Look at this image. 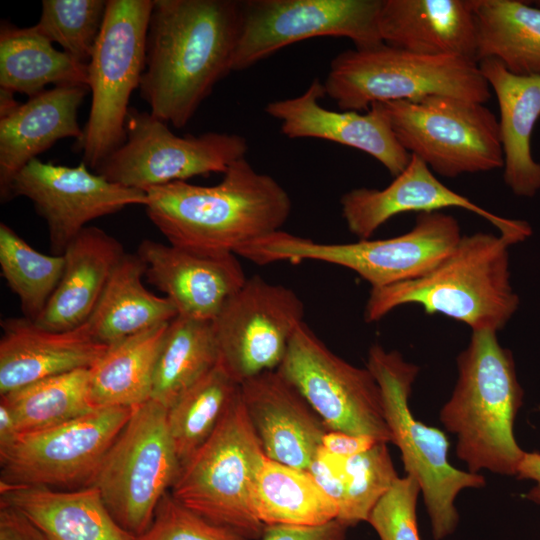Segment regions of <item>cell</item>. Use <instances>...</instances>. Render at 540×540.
I'll use <instances>...</instances> for the list:
<instances>
[{"label":"cell","mask_w":540,"mask_h":540,"mask_svg":"<svg viewBox=\"0 0 540 540\" xmlns=\"http://www.w3.org/2000/svg\"><path fill=\"white\" fill-rule=\"evenodd\" d=\"M241 1L153 0L139 85L150 113L175 128L232 71Z\"/></svg>","instance_id":"6da1fadb"},{"label":"cell","mask_w":540,"mask_h":540,"mask_svg":"<svg viewBox=\"0 0 540 540\" xmlns=\"http://www.w3.org/2000/svg\"><path fill=\"white\" fill-rule=\"evenodd\" d=\"M146 213L169 244L202 253L236 252L282 230L292 208L287 191L245 158L213 186L176 181L146 190Z\"/></svg>","instance_id":"7a4b0ae2"},{"label":"cell","mask_w":540,"mask_h":540,"mask_svg":"<svg viewBox=\"0 0 540 540\" xmlns=\"http://www.w3.org/2000/svg\"><path fill=\"white\" fill-rule=\"evenodd\" d=\"M511 245L492 233L462 235L455 248L427 274L371 288L364 320L375 322L399 306L417 304L428 314L440 313L465 323L472 331L503 329L520 302L510 282Z\"/></svg>","instance_id":"3957f363"},{"label":"cell","mask_w":540,"mask_h":540,"mask_svg":"<svg viewBox=\"0 0 540 540\" xmlns=\"http://www.w3.org/2000/svg\"><path fill=\"white\" fill-rule=\"evenodd\" d=\"M457 367L455 388L439 414L457 437V456L472 473L516 475L525 452L514 436L523 389L511 351L500 345L497 332L472 331Z\"/></svg>","instance_id":"277c9868"},{"label":"cell","mask_w":540,"mask_h":540,"mask_svg":"<svg viewBox=\"0 0 540 540\" xmlns=\"http://www.w3.org/2000/svg\"><path fill=\"white\" fill-rule=\"evenodd\" d=\"M342 111L374 103L451 96L484 104L491 88L477 62L456 56H426L384 43L336 55L323 83Z\"/></svg>","instance_id":"5b68a950"},{"label":"cell","mask_w":540,"mask_h":540,"mask_svg":"<svg viewBox=\"0 0 540 540\" xmlns=\"http://www.w3.org/2000/svg\"><path fill=\"white\" fill-rule=\"evenodd\" d=\"M461 237L453 216L434 211L419 213L413 228L396 237L327 244L280 230L248 243L236 255L260 265L279 261L326 262L350 269L371 288H379L427 274Z\"/></svg>","instance_id":"8992f818"},{"label":"cell","mask_w":540,"mask_h":540,"mask_svg":"<svg viewBox=\"0 0 540 540\" xmlns=\"http://www.w3.org/2000/svg\"><path fill=\"white\" fill-rule=\"evenodd\" d=\"M366 367L376 379L382 395L384 416L394 443L401 452L407 475L414 477L423 494L432 535L442 540L459 522L455 499L466 488H481L485 478L462 471L448 460L449 441L440 429L418 421L409 407V396L419 367L407 362L398 351L375 344L368 352Z\"/></svg>","instance_id":"52a82bcc"},{"label":"cell","mask_w":540,"mask_h":540,"mask_svg":"<svg viewBox=\"0 0 540 540\" xmlns=\"http://www.w3.org/2000/svg\"><path fill=\"white\" fill-rule=\"evenodd\" d=\"M264 457L239 392L213 434L181 466L170 493L203 518L258 540L265 525L254 513L252 490Z\"/></svg>","instance_id":"ba28073f"},{"label":"cell","mask_w":540,"mask_h":540,"mask_svg":"<svg viewBox=\"0 0 540 540\" xmlns=\"http://www.w3.org/2000/svg\"><path fill=\"white\" fill-rule=\"evenodd\" d=\"M153 0H108L90 61L92 94L83 136L73 148L93 170L126 141L129 100L145 68L146 36Z\"/></svg>","instance_id":"9c48e42d"},{"label":"cell","mask_w":540,"mask_h":540,"mask_svg":"<svg viewBox=\"0 0 540 540\" xmlns=\"http://www.w3.org/2000/svg\"><path fill=\"white\" fill-rule=\"evenodd\" d=\"M401 146L444 177L503 167L499 123L479 102L451 96L374 103Z\"/></svg>","instance_id":"30bf717a"},{"label":"cell","mask_w":540,"mask_h":540,"mask_svg":"<svg viewBox=\"0 0 540 540\" xmlns=\"http://www.w3.org/2000/svg\"><path fill=\"white\" fill-rule=\"evenodd\" d=\"M181 468L167 424V409L153 400L134 408L92 485L120 527L140 537Z\"/></svg>","instance_id":"8fae6325"},{"label":"cell","mask_w":540,"mask_h":540,"mask_svg":"<svg viewBox=\"0 0 540 540\" xmlns=\"http://www.w3.org/2000/svg\"><path fill=\"white\" fill-rule=\"evenodd\" d=\"M125 129L126 141L94 171L143 191L195 176L224 174L249 149L247 140L234 133L177 136L168 123L134 107L129 108Z\"/></svg>","instance_id":"7c38bea8"},{"label":"cell","mask_w":540,"mask_h":540,"mask_svg":"<svg viewBox=\"0 0 540 540\" xmlns=\"http://www.w3.org/2000/svg\"><path fill=\"white\" fill-rule=\"evenodd\" d=\"M277 371L304 397L328 431L392 442L381 390L372 373L333 353L304 322Z\"/></svg>","instance_id":"4fadbf2b"},{"label":"cell","mask_w":540,"mask_h":540,"mask_svg":"<svg viewBox=\"0 0 540 540\" xmlns=\"http://www.w3.org/2000/svg\"><path fill=\"white\" fill-rule=\"evenodd\" d=\"M382 0H246L232 71H242L281 48L316 37H345L357 49L382 44Z\"/></svg>","instance_id":"5bb4252c"},{"label":"cell","mask_w":540,"mask_h":540,"mask_svg":"<svg viewBox=\"0 0 540 540\" xmlns=\"http://www.w3.org/2000/svg\"><path fill=\"white\" fill-rule=\"evenodd\" d=\"M134 408H98L66 423L19 434L0 452V484L77 489L90 486Z\"/></svg>","instance_id":"9a60e30c"},{"label":"cell","mask_w":540,"mask_h":540,"mask_svg":"<svg viewBox=\"0 0 540 540\" xmlns=\"http://www.w3.org/2000/svg\"><path fill=\"white\" fill-rule=\"evenodd\" d=\"M304 312L291 288L258 275L247 277L212 321L219 363L239 384L277 370Z\"/></svg>","instance_id":"2e32d148"},{"label":"cell","mask_w":540,"mask_h":540,"mask_svg":"<svg viewBox=\"0 0 540 540\" xmlns=\"http://www.w3.org/2000/svg\"><path fill=\"white\" fill-rule=\"evenodd\" d=\"M14 196L28 198L37 214L45 219L55 255H62L88 222L148 202L146 191L111 182L92 173L84 162L69 167L38 158L13 179L10 197Z\"/></svg>","instance_id":"e0dca14e"},{"label":"cell","mask_w":540,"mask_h":540,"mask_svg":"<svg viewBox=\"0 0 540 540\" xmlns=\"http://www.w3.org/2000/svg\"><path fill=\"white\" fill-rule=\"evenodd\" d=\"M340 205L348 230L359 240L370 239L381 225L398 214L434 212L449 207L483 217L512 244L525 240L532 232L528 222L498 216L451 190L414 155L387 187L352 189L342 195Z\"/></svg>","instance_id":"ac0fdd59"},{"label":"cell","mask_w":540,"mask_h":540,"mask_svg":"<svg viewBox=\"0 0 540 540\" xmlns=\"http://www.w3.org/2000/svg\"><path fill=\"white\" fill-rule=\"evenodd\" d=\"M147 281L165 294L178 315L213 321L247 277L236 254L202 253L145 239L136 252Z\"/></svg>","instance_id":"d6986e66"},{"label":"cell","mask_w":540,"mask_h":540,"mask_svg":"<svg viewBox=\"0 0 540 540\" xmlns=\"http://www.w3.org/2000/svg\"><path fill=\"white\" fill-rule=\"evenodd\" d=\"M324 95L323 83L315 78L301 95L271 101L265 112L280 121L281 133L288 138H316L361 150L394 177L406 168L411 154L401 146L375 106L365 114L333 111L320 104Z\"/></svg>","instance_id":"ffe728a7"},{"label":"cell","mask_w":540,"mask_h":540,"mask_svg":"<svg viewBox=\"0 0 540 540\" xmlns=\"http://www.w3.org/2000/svg\"><path fill=\"white\" fill-rule=\"evenodd\" d=\"M240 398L265 456L307 470L328 429L298 390L272 370L242 382Z\"/></svg>","instance_id":"44dd1931"},{"label":"cell","mask_w":540,"mask_h":540,"mask_svg":"<svg viewBox=\"0 0 540 540\" xmlns=\"http://www.w3.org/2000/svg\"><path fill=\"white\" fill-rule=\"evenodd\" d=\"M0 396L39 380L91 368L106 345L92 335L88 323L53 331L26 317L1 321Z\"/></svg>","instance_id":"7402d4cb"},{"label":"cell","mask_w":540,"mask_h":540,"mask_svg":"<svg viewBox=\"0 0 540 540\" xmlns=\"http://www.w3.org/2000/svg\"><path fill=\"white\" fill-rule=\"evenodd\" d=\"M88 91V86H54L29 98L9 115L0 118L2 202L11 199L13 179L31 160L60 139L72 137L79 141L82 138L78 110Z\"/></svg>","instance_id":"603a6c76"},{"label":"cell","mask_w":540,"mask_h":540,"mask_svg":"<svg viewBox=\"0 0 540 540\" xmlns=\"http://www.w3.org/2000/svg\"><path fill=\"white\" fill-rule=\"evenodd\" d=\"M378 27L388 46L477 62L471 0H382Z\"/></svg>","instance_id":"cb8c5ba5"},{"label":"cell","mask_w":540,"mask_h":540,"mask_svg":"<svg viewBox=\"0 0 540 540\" xmlns=\"http://www.w3.org/2000/svg\"><path fill=\"white\" fill-rule=\"evenodd\" d=\"M0 505L25 517L49 540H137L114 520L96 486L54 489L0 484Z\"/></svg>","instance_id":"d4e9b609"},{"label":"cell","mask_w":540,"mask_h":540,"mask_svg":"<svg viewBox=\"0 0 540 540\" xmlns=\"http://www.w3.org/2000/svg\"><path fill=\"white\" fill-rule=\"evenodd\" d=\"M125 253L123 245L104 230L85 227L62 254L61 279L35 323L53 331L86 323Z\"/></svg>","instance_id":"484cf974"},{"label":"cell","mask_w":540,"mask_h":540,"mask_svg":"<svg viewBox=\"0 0 540 540\" xmlns=\"http://www.w3.org/2000/svg\"><path fill=\"white\" fill-rule=\"evenodd\" d=\"M478 65L499 105L504 182L516 196L533 197L540 190V163L531 153V136L540 118V75L512 74L495 59Z\"/></svg>","instance_id":"4316f807"},{"label":"cell","mask_w":540,"mask_h":540,"mask_svg":"<svg viewBox=\"0 0 540 540\" xmlns=\"http://www.w3.org/2000/svg\"><path fill=\"white\" fill-rule=\"evenodd\" d=\"M145 272L146 264L137 253H125L87 321L98 342L109 346L178 316L167 297L145 288Z\"/></svg>","instance_id":"83f0119b"},{"label":"cell","mask_w":540,"mask_h":540,"mask_svg":"<svg viewBox=\"0 0 540 540\" xmlns=\"http://www.w3.org/2000/svg\"><path fill=\"white\" fill-rule=\"evenodd\" d=\"M169 323L107 347L89 368V399L95 409L135 408L151 399L155 366Z\"/></svg>","instance_id":"f1b7e54d"},{"label":"cell","mask_w":540,"mask_h":540,"mask_svg":"<svg viewBox=\"0 0 540 540\" xmlns=\"http://www.w3.org/2000/svg\"><path fill=\"white\" fill-rule=\"evenodd\" d=\"M49 84L88 86V65L55 49L34 26L19 28L2 21L0 89L31 98Z\"/></svg>","instance_id":"f546056e"},{"label":"cell","mask_w":540,"mask_h":540,"mask_svg":"<svg viewBox=\"0 0 540 540\" xmlns=\"http://www.w3.org/2000/svg\"><path fill=\"white\" fill-rule=\"evenodd\" d=\"M476 61L495 59L510 73L540 75V8L517 0H471Z\"/></svg>","instance_id":"4dcf8cb0"},{"label":"cell","mask_w":540,"mask_h":540,"mask_svg":"<svg viewBox=\"0 0 540 540\" xmlns=\"http://www.w3.org/2000/svg\"><path fill=\"white\" fill-rule=\"evenodd\" d=\"M252 507L265 526H317L338 518L336 504L307 470L279 463L267 456L255 478Z\"/></svg>","instance_id":"1f68e13d"},{"label":"cell","mask_w":540,"mask_h":540,"mask_svg":"<svg viewBox=\"0 0 540 540\" xmlns=\"http://www.w3.org/2000/svg\"><path fill=\"white\" fill-rule=\"evenodd\" d=\"M218 363L213 322L176 316L168 324L160 347L151 400L170 408Z\"/></svg>","instance_id":"d6a6232c"},{"label":"cell","mask_w":540,"mask_h":540,"mask_svg":"<svg viewBox=\"0 0 540 540\" xmlns=\"http://www.w3.org/2000/svg\"><path fill=\"white\" fill-rule=\"evenodd\" d=\"M19 434L48 429L95 410L89 399V369H76L1 396Z\"/></svg>","instance_id":"836d02e7"},{"label":"cell","mask_w":540,"mask_h":540,"mask_svg":"<svg viewBox=\"0 0 540 540\" xmlns=\"http://www.w3.org/2000/svg\"><path fill=\"white\" fill-rule=\"evenodd\" d=\"M240 392L218 363L167 409L169 433L181 466L213 434Z\"/></svg>","instance_id":"e575fe53"},{"label":"cell","mask_w":540,"mask_h":540,"mask_svg":"<svg viewBox=\"0 0 540 540\" xmlns=\"http://www.w3.org/2000/svg\"><path fill=\"white\" fill-rule=\"evenodd\" d=\"M0 266L3 278L19 299L24 317L35 321L57 288L64 269V256L35 250L1 222Z\"/></svg>","instance_id":"d590c367"},{"label":"cell","mask_w":540,"mask_h":540,"mask_svg":"<svg viewBox=\"0 0 540 540\" xmlns=\"http://www.w3.org/2000/svg\"><path fill=\"white\" fill-rule=\"evenodd\" d=\"M107 1L43 0L35 29L75 60L87 64L100 34Z\"/></svg>","instance_id":"8d00e7d4"},{"label":"cell","mask_w":540,"mask_h":540,"mask_svg":"<svg viewBox=\"0 0 540 540\" xmlns=\"http://www.w3.org/2000/svg\"><path fill=\"white\" fill-rule=\"evenodd\" d=\"M342 468L346 495L337 519L350 527L368 520L373 508L399 477L385 442L344 458Z\"/></svg>","instance_id":"74e56055"},{"label":"cell","mask_w":540,"mask_h":540,"mask_svg":"<svg viewBox=\"0 0 540 540\" xmlns=\"http://www.w3.org/2000/svg\"><path fill=\"white\" fill-rule=\"evenodd\" d=\"M137 540H250L215 524L178 502L170 492L160 501L153 521Z\"/></svg>","instance_id":"f35d334b"},{"label":"cell","mask_w":540,"mask_h":540,"mask_svg":"<svg viewBox=\"0 0 540 540\" xmlns=\"http://www.w3.org/2000/svg\"><path fill=\"white\" fill-rule=\"evenodd\" d=\"M420 492L418 481L406 475L379 500L367 522L380 540H421L416 512Z\"/></svg>","instance_id":"ab89813d"},{"label":"cell","mask_w":540,"mask_h":540,"mask_svg":"<svg viewBox=\"0 0 540 540\" xmlns=\"http://www.w3.org/2000/svg\"><path fill=\"white\" fill-rule=\"evenodd\" d=\"M342 457L330 454L320 446L307 469L320 489L336 504L338 516L345 503L346 486Z\"/></svg>","instance_id":"60d3db41"},{"label":"cell","mask_w":540,"mask_h":540,"mask_svg":"<svg viewBox=\"0 0 540 540\" xmlns=\"http://www.w3.org/2000/svg\"><path fill=\"white\" fill-rule=\"evenodd\" d=\"M348 526L338 519L317 526H265L259 540H344Z\"/></svg>","instance_id":"b9f144b4"},{"label":"cell","mask_w":540,"mask_h":540,"mask_svg":"<svg viewBox=\"0 0 540 540\" xmlns=\"http://www.w3.org/2000/svg\"><path fill=\"white\" fill-rule=\"evenodd\" d=\"M380 441L368 435H354L340 431H327L321 447L330 454L348 458L363 453Z\"/></svg>","instance_id":"7bdbcfd3"},{"label":"cell","mask_w":540,"mask_h":540,"mask_svg":"<svg viewBox=\"0 0 540 540\" xmlns=\"http://www.w3.org/2000/svg\"><path fill=\"white\" fill-rule=\"evenodd\" d=\"M43 537L20 513L0 505V540H42Z\"/></svg>","instance_id":"ee69618b"},{"label":"cell","mask_w":540,"mask_h":540,"mask_svg":"<svg viewBox=\"0 0 540 540\" xmlns=\"http://www.w3.org/2000/svg\"><path fill=\"white\" fill-rule=\"evenodd\" d=\"M516 476L521 480L528 479L535 482V485L525 497L536 504H540V453L524 452Z\"/></svg>","instance_id":"f6af8a7d"},{"label":"cell","mask_w":540,"mask_h":540,"mask_svg":"<svg viewBox=\"0 0 540 540\" xmlns=\"http://www.w3.org/2000/svg\"><path fill=\"white\" fill-rule=\"evenodd\" d=\"M18 436L19 432L9 410L0 403V452L9 448Z\"/></svg>","instance_id":"bcb514c9"},{"label":"cell","mask_w":540,"mask_h":540,"mask_svg":"<svg viewBox=\"0 0 540 540\" xmlns=\"http://www.w3.org/2000/svg\"><path fill=\"white\" fill-rule=\"evenodd\" d=\"M21 103L14 98V93L0 89V118L13 112Z\"/></svg>","instance_id":"7dc6e473"},{"label":"cell","mask_w":540,"mask_h":540,"mask_svg":"<svg viewBox=\"0 0 540 540\" xmlns=\"http://www.w3.org/2000/svg\"><path fill=\"white\" fill-rule=\"evenodd\" d=\"M42 540H49V539L44 536Z\"/></svg>","instance_id":"c3c4849f"}]
</instances>
